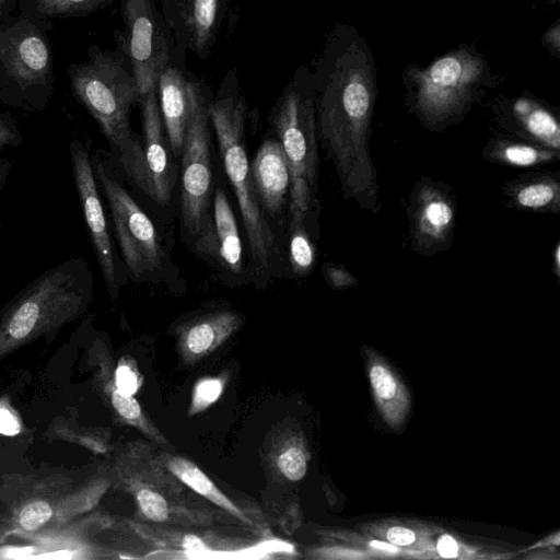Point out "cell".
<instances>
[{"instance_id": "1", "label": "cell", "mask_w": 560, "mask_h": 560, "mask_svg": "<svg viewBox=\"0 0 560 560\" xmlns=\"http://www.w3.org/2000/svg\"><path fill=\"white\" fill-rule=\"evenodd\" d=\"M373 69L358 44L338 57L318 102V131L347 198L363 209L380 207L369 138L375 103Z\"/></svg>"}, {"instance_id": "2", "label": "cell", "mask_w": 560, "mask_h": 560, "mask_svg": "<svg viewBox=\"0 0 560 560\" xmlns=\"http://www.w3.org/2000/svg\"><path fill=\"white\" fill-rule=\"evenodd\" d=\"M93 298V275L81 257L49 268L0 311V360L81 316Z\"/></svg>"}, {"instance_id": "3", "label": "cell", "mask_w": 560, "mask_h": 560, "mask_svg": "<svg viewBox=\"0 0 560 560\" xmlns=\"http://www.w3.org/2000/svg\"><path fill=\"white\" fill-rule=\"evenodd\" d=\"M116 476L120 488L132 497L138 516L145 522L198 527L221 522L224 515L184 485L148 443L128 445L117 462Z\"/></svg>"}, {"instance_id": "4", "label": "cell", "mask_w": 560, "mask_h": 560, "mask_svg": "<svg viewBox=\"0 0 560 560\" xmlns=\"http://www.w3.org/2000/svg\"><path fill=\"white\" fill-rule=\"evenodd\" d=\"M225 173L235 192L250 254L257 269H266L276 237L264 217L244 145L245 108L241 100L221 98L208 106Z\"/></svg>"}, {"instance_id": "5", "label": "cell", "mask_w": 560, "mask_h": 560, "mask_svg": "<svg viewBox=\"0 0 560 560\" xmlns=\"http://www.w3.org/2000/svg\"><path fill=\"white\" fill-rule=\"evenodd\" d=\"M69 72L75 96L97 121L108 142L116 151L125 149L133 138L130 107L139 100L132 74L119 61L101 52Z\"/></svg>"}, {"instance_id": "6", "label": "cell", "mask_w": 560, "mask_h": 560, "mask_svg": "<svg viewBox=\"0 0 560 560\" xmlns=\"http://www.w3.org/2000/svg\"><path fill=\"white\" fill-rule=\"evenodd\" d=\"M280 143L284 150L290 183L291 222L304 221L316 190L318 155L316 120L313 103L296 91L288 92L275 117Z\"/></svg>"}, {"instance_id": "7", "label": "cell", "mask_w": 560, "mask_h": 560, "mask_svg": "<svg viewBox=\"0 0 560 560\" xmlns=\"http://www.w3.org/2000/svg\"><path fill=\"white\" fill-rule=\"evenodd\" d=\"M482 73L481 59L465 50L444 55L423 70L412 69L417 109L434 125L454 118L471 102Z\"/></svg>"}, {"instance_id": "8", "label": "cell", "mask_w": 560, "mask_h": 560, "mask_svg": "<svg viewBox=\"0 0 560 560\" xmlns=\"http://www.w3.org/2000/svg\"><path fill=\"white\" fill-rule=\"evenodd\" d=\"M91 163L96 183L108 203L127 269L135 280L144 279L161 265L162 249L155 228L128 191L108 172L98 154H91Z\"/></svg>"}, {"instance_id": "9", "label": "cell", "mask_w": 560, "mask_h": 560, "mask_svg": "<svg viewBox=\"0 0 560 560\" xmlns=\"http://www.w3.org/2000/svg\"><path fill=\"white\" fill-rule=\"evenodd\" d=\"M188 93L190 115L182 151L180 210L184 225L197 237L211 217L210 118L200 86L188 82Z\"/></svg>"}, {"instance_id": "10", "label": "cell", "mask_w": 560, "mask_h": 560, "mask_svg": "<svg viewBox=\"0 0 560 560\" xmlns=\"http://www.w3.org/2000/svg\"><path fill=\"white\" fill-rule=\"evenodd\" d=\"M138 536L153 550L145 558L241 559L269 558L273 553H293L294 548L278 538L253 541L214 533H194L165 525L132 524Z\"/></svg>"}, {"instance_id": "11", "label": "cell", "mask_w": 560, "mask_h": 560, "mask_svg": "<svg viewBox=\"0 0 560 560\" xmlns=\"http://www.w3.org/2000/svg\"><path fill=\"white\" fill-rule=\"evenodd\" d=\"M139 101L142 105V142L135 137L118 153L125 174L148 197L166 206L172 196L173 171L164 137V124L158 104V88Z\"/></svg>"}, {"instance_id": "12", "label": "cell", "mask_w": 560, "mask_h": 560, "mask_svg": "<svg viewBox=\"0 0 560 560\" xmlns=\"http://www.w3.org/2000/svg\"><path fill=\"white\" fill-rule=\"evenodd\" d=\"M73 180L89 230L94 254L101 268L107 291L115 299L121 287V268L116 258L105 212L94 176L91 153L80 140L69 144Z\"/></svg>"}, {"instance_id": "13", "label": "cell", "mask_w": 560, "mask_h": 560, "mask_svg": "<svg viewBox=\"0 0 560 560\" xmlns=\"http://www.w3.org/2000/svg\"><path fill=\"white\" fill-rule=\"evenodd\" d=\"M126 47L139 100L158 81L168 62V48L149 0H126Z\"/></svg>"}, {"instance_id": "14", "label": "cell", "mask_w": 560, "mask_h": 560, "mask_svg": "<svg viewBox=\"0 0 560 560\" xmlns=\"http://www.w3.org/2000/svg\"><path fill=\"white\" fill-rule=\"evenodd\" d=\"M410 234L413 248L423 255L447 247L455 226L454 199L444 188L423 182L410 203Z\"/></svg>"}, {"instance_id": "15", "label": "cell", "mask_w": 560, "mask_h": 560, "mask_svg": "<svg viewBox=\"0 0 560 560\" xmlns=\"http://www.w3.org/2000/svg\"><path fill=\"white\" fill-rule=\"evenodd\" d=\"M244 324L242 314L219 311L198 316L177 329V349L186 364H195L214 352Z\"/></svg>"}, {"instance_id": "16", "label": "cell", "mask_w": 560, "mask_h": 560, "mask_svg": "<svg viewBox=\"0 0 560 560\" xmlns=\"http://www.w3.org/2000/svg\"><path fill=\"white\" fill-rule=\"evenodd\" d=\"M250 175L259 203L270 215H278L285 203L291 176L284 150L279 141L267 140L257 150Z\"/></svg>"}, {"instance_id": "17", "label": "cell", "mask_w": 560, "mask_h": 560, "mask_svg": "<svg viewBox=\"0 0 560 560\" xmlns=\"http://www.w3.org/2000/svg\"><path fill=\"white\" fill-rule=\"evenodd\" d=\"M198 252L214 257L231 272L242 271V242L234 212L223 190L217 189L213 215L203 232L197 236Z\"/></svg>"}, {"instance_id": "18", "label": "cell", "mask_w": 560, "mask_h": 560, "mask_svg": "<svg viewBox=\"0 0 560 560\" xmlns=\"http://www.w3.org/2000/svg\"><path fill=\"white\" fill-rule=\"evenodd\" d=\"M164 128L175 154H182L190 115L188 82L176 68L167 66L158 81Z\"/></svg>"}, {"instance_id": "19", "label": "cell", "mask_w": 560, "mask_h": 560, "mask_svg": "<svg viewBox=\"0 0 560 560\" xmlns=\"http://www.w3.org/2000/svg\"><path fill=\"white\" fill-rule=\"evenodd\" d=\"M164 465L189 489L250 528L261 529L253 516L229 498L192 460L182 455L160 454Z\"/></svg>"}, {"instance_id": "20", "label": "cell", "mask_w": 560, "mask_h": 560, "mask_svg": "<svg viewBox=\"0 0 560 560\" xmlns=\"http://www.w3.org/2000/svg\"><path fill=\"white\" fill-rule=\"evenodd\" d=\"M10 75L22 86L39 83L49 69V51L44 39L35 34L13 38L3 50Z\"/></svg>"}, {"instance_id": "21", "label": "cell", "mask_w": 560, "mask_h": 560, "mask_svg": "<svg viewBox=\"0 0 560 560\" xmlns=\"http://www.w3.org/2000/svg\"><path fill=\"white\" fill-rule=\"evenodd\" d=\"M221 0H180L179 18L186 32L188 47L205 56L213 42Z\"/></svg>"}, {"instance_id": "22", "label": "cell", "mask_w": 560, "mask_h": 560, "mask_svg": "<svg viewBox=\"0 0 560 560\" xmlns=\"http://www.w3.org/2000/svg\"><path fill=\"white\" fill-rule=\"evenodd\" d=\"M516 126L534 143L559 151L560 125L556 116L541 104L529 98H518L512 105Z\"/></svg>"}, {"instance_id": "23", "label": "cell", "mask_w": 560, "mask_h": 560, "mask_svg": "<svg viewBox=\"0 0 560 560\" xmlns=\"http://www.w3.org/2000/svg\"><path fill=\"white\" fill-rule=\"evenodd\" d=\"M508 194L516 207L535 212H559L560 184L551 175H534L509 184Z\"/></svg>"}, {"instance_id": "24", "label": "cell", "mask_w": 560, "mask_h": 560, "mask_svg": "<svg viewBox=\"0 0 560 560\" xmlns=\"http://www.w3.org/2000/svg\"><path fill=\"white\" fill-rule=\"evenodd\" d=\"M485 154L489 160L512 166L529 167L557 161L559 151L536 143L497 140L491 142Z\"/></svg>"}, {"instance_id": "25", "label": "cell", "mask_w": 560, "mask_h": 560, "mask_svg": "<svg viewBox=\"0 0 560 560\" xmlns=\"http://www.w3.org/2000/svg\"><path fill=\"white\" fill-rule=\"evenodd\" d=\"M290 262L298 276H306L315 262V248L303 221L290 223Z\"/></svg>"}, {"instance_id": "26", "label": "cell", "mask_w": 560, "mask_h": 560, "mask_svg": "<svg viewBox=\"0 0 560 560\" xmlns=\"http://www.w3.org/2000/svg\"><path fill=\"white\" fill-rule=\"evenodd\" d=\"M278 471L289 481H300L307 471V456L299 442L281 443L273 457Z\"/></svg>"}, {"instance_id": "27", "label": "cell", "mask_w": 560, "mask_h": 560, "mask_svg": "<svg viewBox=\"0 0 560 560\" xmlns=\"http://www.w3.org/2000/svg\"><path fill=\"white\" fill-rule=\"evenodd\" d=\"M225 381L223 374L199 378L192 388L187 415L194 417L212 406L222 395Z\"/></svg>"}, {"instance_id": "28", "label": "cell", "mask_w": 560, "mask_h": 560, "mask_svg": "<svg viewBox=\"0 0 560 560\" xmlns=\"http://www.w3.org/2000/svg\"><path fill=\"white\" fill-rule=\"evenodd\" d=\"M113 0H37V10L46 15H77L101 9Z\"/></svg>"}, {"instance_id": "29", "label": "cell", "mask_w": 560, "mask_h": 560, "mask_svg": "<svg viewBox=\"0 0 560 560\" xmlns=\"http://www.w3.org/2000/svg\"><path fill=\"white\" fill-rule=\"evenodd\" d=\"M109 376L105 383L128 396H133L142 384V376L136 366V362L130 358L121 359Z\"/></svg>"}, {"instance_id": "30", "label": "cell", "mask_w": 560, "mask_h": 560, "mask_svg": "<svg viewBox=\"0 0 560 560\" xmlns=\"http://www.w3.org/2000/svg\"><path fill=\"white\" fill-rule=\"evenodd\" d=\"M51 516V505L44 500H36L21 510L18 521L23 530L35 532L43 527Z\"/></svg>"}, {"instance_id": "31", "label": "cell", "mask_w": 560, "mask_h": 560, "mask_svg": "<svg viewBox=\"0 0 560 560\" xmlns=\"http://www.w3.org/2000/svg\"><path fill=\"white\" fill-rule=\"evenodd\" d=\"M372 386L382 399H390L396 393V383L392 374L383 366L375 365L370 372Z\"/></svg>"}, {"instance_id": "32", "label": "cell", "mask_w": 560, "mask_h": 560, "mask_svg": "<svg viewBox=\"0 0 560 560\" xmlns=\"http://www.w3.org/2000/svg\"><path fill=\"white\" fill-rule=\"evenodd\" d=\"M23 137L16 124L7 116L0 115V151L7 147L22 144Z\"/></svg>"}, {"instance_id": "33", "label": "cell", "mask_w": 560, "mask_h": 560, "mask_svg": "<svg viewBox=\"0 0 560 560\" xmlns=\"http://www.w3.org/2000/svg\"><path fill=\"white\" fill-rule=\"evenodd\" d=\"M323 270L328 283L335 289H346L358 283L357 279L341 267L325 264Z\"/></svg>"}, {"instance_id": "34", "label": "cell", "mask_w": 560, "mask_h": 560, "mask_svg": "<svg viewBox=\"0 0 560 560\" xmlns=\"http://www.w3.org/2000/svg\"><path fill=\"white\" fill-rule=\"evenodd\" d=\"M386 536L389 542L397 546H408L416 539L412 530L400 526L389 528Z\"/></svg>"}, {"instance_id": "35", "label": "cell", "mask_w": 560, "mask_h": 560, "mask_svg": "<svg viewBox=\"0 0 560 560\" xmlns=\"http://www.w3.org/2000/svg\"><path fill=\"white\" fill-rule=\"evenodd\" d=\"M542 44L556 56L560 51V25L557 21L542 35Z\"/></svg>"}, {"instance_id": "36", "label": "cell", "mask_w": 560, "mask_h": 560, "mask_svg": "<svg viewBox=\"0 0 560 560\" xmlns=\"http://www.w3.org/2000/svg\"><path fill=\"white\" fill-rule=\"evenodd\" d=\"M438 551L444 558H454L457 556L458 547L454 538L443 535L438 541Z\"/></svg>"}, {"instance_id": "37", "label": "cell", "mask_w": 560, "mask_h": 560, "mask_svg": "<svg viewBox=\"0 0 560 560\" xmlns=\"http://www.w3.org/2000/svg\"><path fill=\"white\" fill-rule=\"evenodd\" d=\"M12 162L7 159H0V191L3 189L8 182L11 172Z\"/></svg>"}, {"instance_id": "38", "label": "cell", "mask_w": 560, "mask_h": 560, "mask_svg": "<svg viewBox=\"0 0 560 560\" xmlns=\"http://www.w3.org/2000/svg\"><path fill=\"white\" fill-rule=\"evenodd\" d=\"M370 545L376 549L385 550L388 552H396L397 548L393 544L380 541V540H372Z\"/></svg>"}, {"instance_id": "39", "label": "cell", "mask_w": 560, "mask_h": 560, "mask_svg": "<svg viewBox=\"0 0 560 560\" xmlns=\"http://www.w3.org/2000/svg\"><path fill=\"white\" fill-rule=\"evenodd\" d=\"M559 253H560V248H559V244H558L556 249H555V270H556L557 276H559V268H560V264H559L560 256H559Z\"/></svg>"}, {"instance_id": "40", "label": "cell", "mask_w": 560, "mask_h": 560, "mask_svg": "<svg viewBox=\"0 0 560 560\" xmlns=\"http://www.w3.org/2000/svg\"><path fill=\"white\" fill-rule=\"evenodd\" d=\"M4 1H5V0H0V15H1V10H2V7H3Z\"/></svg>"}, {"instance_id": "41", "label": "cell", "mask_w": 560, "mask_h": 560, "mask_svg": "<svg viewBox=\"0 0 560 560\" xmlns=\"http://www.w3.org/2000/svg\"><path fill=\"white\" fill-rule=\"evenodd\" d=\"M0 230H1V221H0Z\"/></svg>"}]
</instances>
